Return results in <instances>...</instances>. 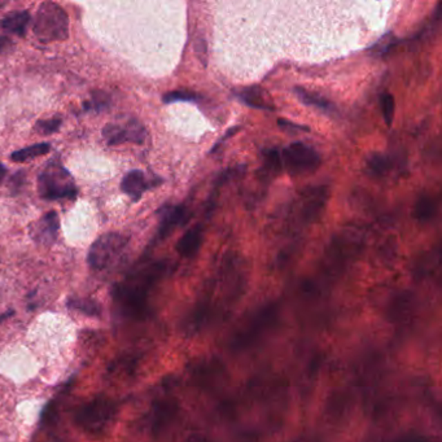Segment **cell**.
I'll list each match as a JSON object with an SVG mask.
<instances>
[{
  "instance_id": "9",
  "label": "cell",
  "mask_w": 442,
  "mask_h": 442,
  "mask_svg": "<svg viewBox=\"0 0 442 442\" xmlns=\"http://www.w3.org/2000/svg\"><path fill=\"white\" fill-rule=\"evenodd\" d=\"M162 183V180H148L142 170H131L122 178L121 190L133 201H139L144 192Z\"/></svg>"
},
{
  "instance_id": "27",
  "label": "cell",
  "mask_w": 442,
  "mask_h": 442,
  "mask_svg": "<svg viewBox=\"0 0 442 442\" xmlns=\"http://www.w3.org/2000/svg\"><path fill=\"white\" fill-rule=\"evenodd\" d=\"M6 4H7V3H6V1H0V8H3V7H4V6H6Z\"/></svg>"
},
{
  "instance_id": "20",
  "label": "cell",
  "mask_w": 442,
  "mask_h": 442,
  "mask_svg": "<svg viewBox=\"0 0 442 442\" xmlns=\"http://www.w3.org/2000/svg\"><path fill=\"white\" fill-rule=\"evenodd\" d=\"M110 104V97L106 95V93L102 91H96L93 94V97L90 102L84 103V110H95L100 112L103 109H106Z\"/></svg>"
},
{
  "instance_id": "6",
  "label": "cell",
  "mask_w": 442,
  "mask_h": 442,
  "mask_svg": "<svg viewBox=\"0 0 442 442\" xmlns=\"http://www.w3.org/2000/svg\"><path fill=\"white\" fill-rule=\"evenodd\" d=\"M282 160L285 168L292 175L311 173L320 164V157L316 149L304 143H292L291 146H288L283 151Z\"/></svg>"
},
{
  "instance_id": "11",
  "label": "cell",
  "mask_w": 442,
  "mask_h": 442,
  "mask_svg": "<svg viewBox=\"0 0 442 442\" xmlns=\"http://www.w3.org/2000/svg\"><path fill=\"white\" fill-rule=\"evenodd\" d=\"M233 94L245 106L263 110H274V106L271 104L269 96L266 95L267 93H265L258 86L242 87L240 90H235Z\"/></svg>"
},
{
  "instance_id": "7",
  "label": "cell",
  "mask_w": 442,
  "mask_h": 442,
  "mask_svg": "<svg viewBox=\"0 0 442 442\" xmlns=\"http://www.w3.org/2000/svg\"><path fill=\"white\" fill-rule=\"evenodd\" d=\"M103 137L108 146H119L124 143L143 144L147 130L137 118H128L124 124H108L103 128Z\"/></svg>"
},
{
  "instance_id": "23",
  "label": "cell",
  "mask_w": 442,
  "mask_h": 442,
  "mask_svg": "<svg viewBox=\"0 0 442 442\" xmlns=\"http://www.w3.org/2000/svg\"><path fill=\"white\" fill-rule=\"evenodd\" d=\"M265 162L269 170H273L274 173H278L282 168V156L276 149L266 151L265 153Z\"/></svg>"
},
{
  "instance_id": "4",
  "label": "cell",
  "mask_w": 442,
  "mask_h": 442,
  "mask_svg": "<svg viewBox=\"0 0 442 442\" xmlns=\"http://www.w3.org/2000/svg\"><path fill=\"white\" fill-rule=\"evenodd\" d=\"M127 242L126 236L118 232H108L102 235L91 245L87 254V262L90 267L96 271H103L115 266L126 251Z\"/></svg>"
},
{
  "instance_id": "16",
  "label": "cell",
  "mask_w": 442,
  "mask_h": 442,
  "mask_svg": "<svg viewBox=\"0 0 442 442\" xmlns=\"http://www.w3.org/2000/svg\"><path fill=\"white\" fill-rule=\"evenodd\" d=\"M296 95L297 97L305 104V106H314L318 109H323V110H329L332 108V104L325 99L323 96L318 95L316 93L307 91L305 88L301 87H296Z\"/></svg>"
},
{
  "instance_id": "13",
  "label": "cell",
  "mask_w": 442,
  "mask_h": 442,
  "mask_svg": "<svg viewBox=\"0 0 442 442\" xmlns=\"http://www.w3.org/2000/svg\"><path fill=\"white\" fill-rule=\"evenodd\" d=\"M202 238H204L202 227L201 224H196L182 236V239L177 244V251L186 257L193 256L199 251L202 244Z\"/></svg>"
},
{
  "instance_id": "5",
  "label": "cell",
  "mask_w": 442,
  "mask_h": 442,
  "mask_svg": "<svg viewBox=\"0 0 442 442\" xmlns=\"http://www.w3.org/2000/svg\"><path fill=\"white\" fill-rule=\"evenodd\" d=\"M116 415V405L106 397H97L87 402L75 414L77 425L84 432L97 434L106 431Z\"/></svg>"
},
{
  "instance_id": "2",
  "label": "cell",
  "mask_w": 442,
  "mask_h": 442,
  "mask_svg": "<svg viewBox=\"0 0 442 442\" xmlns=\"http://www.w3.org/2000/svg\"><path fill=\"white\" fill-rule=\"evenodd\" d=\"M38 193L43 200H75L78 189L72 174L52 160L38 175Z\"/></svg>"
},
{
  "instance_id": "24",
  "label": "cell",
  "mask_w": 442,
  "mask_h": 442,
  "mask_svg": "<svg viewBox=\"0 0 442 442\" xmlns=\"http://www.w3.org/2000/svg\"><path fill=\"white\" fill-rule=\"evenodd\" d=\"M278 124H279V126L285 128L287 131H309V127L297 125V124H294L287 119H279Z\"/></svg>"
},
{
  "instance_id": "15",
  "label": "cell",
  "mask_w": 442,
  "mask_h": 442,
  "mask_svg": "<svg viewBox=\"0 0 442 442\" xmlns=\"http://www.w3.org/2000/svg\"><path fill=\"white\" fill-rule=\"evenodd\" d=\"M437 211V202L431 196H421L415 205V217L421 223L433 220Z\"/></svg>"
},
{
  "instance_id": "26",
  "label": "cell",
  "mask_w": 442,
  "mask_h": 442,
  "mask_svg": "<svg viewBox=\"0 0 442 442\" xmlns=\"http://www.w3.org/2000/svg\"><path fill=\"white\" fill-rule=\"evenodd\" d=\"M13 314H15V311H13V310H8L7 313H4V314H1V316H0V323H1L3 320H6L7 318H10V316H13Z\"/></svg>"
},
{
  "instance_id": "19",
  "label": "cell",
  "mask_w": 442,
  "mask_h": 442,
  "mask_svg": "<svg viewBox=\"0 0 442 442\" xmlns=\"http://www.w3.org/2000/svg\"><path fill=\"white\" fill-rule=\"evenodd\" d=\"M63 124V119L60 117H52V118H48V119H41L37 122L35 125V131L39 133L41 135H51L53 133L59 131V128L61 127Z\"/></svg>"
},
{
  "instance_id": "14",
  "label": "cell",
  "mask_w": 442,
  "mask_h": 442,
  "mask_svg": "<svg viewBox=\"0 0 442 442\" xmlns=\"http://www.w3.org/2000/svg\"><path fill=\"white\" fill-rule=\"evenodd\" d=\"M50 151H51L50 143H37V144L29 146V147L22 148V149L12 152L10 158L13 162H26V161L34 160V158L44 156V155L50 153Z\"/></svg>"
},
{
  "instance_id": "22",
  "label": "cell",
  "mask_w": 442,
  "mask_h": 442,
  "mask_svg": "<svg viewBox=\"0 0 442 442\" xmlns=\"http://www.w3.org/2000/svg\"><path fill=\"white\" fill-rule=\"evenodd\" d=\"M199 99V96L193 93H187V91H173V93H168L166 95L164 96V103L166 104H171V103H175V102H196Z\"/></svg>"
},
{
  "instance_id": "1",
  "label": "cell",
  "mask_w": 442,
  "mask_h": 442,
  "mask_svg": "<svg viewBox=\"0 0 442 442\" xmlns=\"http://www.w3.org/2000/svg\"><path fill=\"white\" fill-rule=\"evenodd\" d=\"M215 12V55L232 77L254 78L279 59L319 60L379 34L393 3L221 1Z\"/></svg>"
},
{
  "instance_id": "3",
  "label": "cell",
  "mask_w": 442,
  "mask_h": 442,
  "mask_svg": "<svg viewBox=\"0 0 442 442\" xmlns=\"http://www.w3.org/2000/svg\"><path fill=\"white\" fill-rule=\"evenodd\" d=\"M32 32L43 43L65 41L69 37L66 11L53 1L42 3L32 20Z\"/></svg>"
},
{
  "instance_id": "21",
  "label": "cell",
  "mask_w": 442,
  "mask_h": 442,
  "mask_svg": "<svg viewBox=\"0 0 442 442\" xmlns=\"http://www.w3.org/2000/svg\"><path fill=\"white\" fill-rule=\"evenodd\" d=\"M394 97L390 94H384L381 96V110H383V116L387 122L388 126H392L393 124V118H394Z\"/></svg>"
},
{
  "instance_id": "10",
  "label": "cell",
  "mask_w": 442,
  "mask_h": 442,
  "mask_svg": "<svg viewBox=\"0 0 442 442\" xmlns=\"http://www.w3.org/2000/svg\"><path fill=\"white\" fill-rule=\"evenodd\" d=\"M60 229V221L56 211H48L39 221L35 222L30 229V236L34 242L43 245H51L56 242Z\"/></svg>"
},
{
  "instance_id": "12",
  "label": "cell",
  "mask_w": 442,
  "mask_h": 442,
  "mask_svg": "<svg viewBox=\"0 0 442 442\" xmlns=\"http://www.w3.org/2000/svg\"><path fill=\"white\" fill-rule=\"evenodd\" d=\"M32 20V15L29 11H13L4 16L0 22V28L4 32H10L17 37H23L29 22Z\"/></svg>"
},
{
  "instance_id": "17",
  "label": "cell",
  "mask_w": 442,
  "mask_h": 442,
  "mask_svg": "<svg viewBox=\"0 0 442 442\" xmlns=\"http://www.w3.org/2000/svg\"><path fill=\"white\" fill-rule=\"evenodd\" d=\"M68 307L78 310L84 313L86 316H102V307L100 305L90 298H70L68 301Z\"/></svg>"
},
{
  "instance_id": "25",
  "label": "cell",
  "mask_w": 442,
  "mask_h": 442,
  "mask_svg": "<svg viewBox=\"0 0 442 442\" xmlns=\"http://www.w3.org/2000/svg\"><path fill=\"white\" fill-rule=\"evenodd\" d=\"M6 174H7V168L0 162V182L4 180V177H6Z\"/></svg>"
},
{
  "instance_id": "18",
  "label": "cell",
  "mask_w": 442,
  "mask_h": 442,
  "mask_svg": "<svg viewBox=\"0 0 442 442\" xmlns=\"http://www.w3.org/2000/svg\"><path fill=\"white\" fill-rule=\"evenodd\" d=\"M392 168V162H390V158L384 155H371L369 160H367V170H369L371 175H384L385 173L390 171V169Z\"/></svg>"
},
{
  "instance_id": "8",
  "label": "cell",
  "mask_w": 442,
  "mask_h": 442,
  "mask_svg": "<svg viewBox=\"0 0 442 442\" xmlns=\"http://www.w3.org/2000/svg\"><path fill=\"white\" fill-rule=\"evenodd\" d=\"M160 226H158V239L168 238L177 227L183 226L189 221V213L184 205H165L160 211Z\"/></svg>"
}]
</instances>
